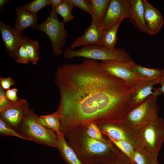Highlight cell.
Segmentation results:
<instances>
[{"mask_svg":"<svg viewBox=\"0 0 164 164\" xmlns=\"http://www.w3.org/2000/svg\"><path fill=\"white\" fill-rule=\"evenodd\" d=\"M55 83L60 99V131L65 135L88 124L120 123L133 108L136 88L103 70L97 60L85 58L79 64L57 68Z\"/></svg>","mask_w":164,"mask_h":164,"instance_id":"cell-1","label":"cell"},{"mask_svg":"<svg viewBox=\"0 0 164 164\" xmlns=\"http://www.w3.org/2000/svg\"><path fill=\"white\" fill-rule=\"evenodd\" d=\"M65 136L82 164L103 163L115 157L120 151L111 141L106 143L90 137L84 127L70 132Z\"/></svg>","mask_w":164,"mask_h":164,"instance_id":"cell-2","label":"cell"},{"mask_svg":"<svg viewBox=\"0 0 164 164\" xmlns=\"http://www.w3.org/2000/svg\"><path fill=\"white\" fill-rule=\"evenodd\" d=\"M130 134L135 149L158 156L164 141V120L158 116L145 127Z\"/></svg>","mask_w":164,"mask_h":164,"instance_id":"cell-3","label":"cell"},{"mask_svg":"<svg viewBox=\"0 0 164 164\" xmlns=\"http://www.w3.org/2000/svg\"><path fill=\"white\" fill-rule=\"evenodd\" d=\"M159 95L152 94L132 110L121 122L130 133L145 127L158 117L160 110L157 98Z\"/></svg>","mask_w":164,"mask_h":164,"instance_id":"cell-4","label":"cell"},{"mask_svg":"<svg viewBox=\"0 0 164 164\" xmlns=\"http://www.w3.org/2000/svg\"><path fill=\"white\" fill-rule=\"evenodd\" d=\"M63 55L64 58L70 59L82 57L102 61H115L126 63L134 62L124 49L115 48L108 49L102 46L94 45L82 46L77 50L68 47L63 52Z\"/></svg>","mask_w":164,"mask_h":164,"instance_id":"cell-5","label":"cell"},{"mask_svg":"<svg viewBox=\"0 0 164 164\" xmlns=\"http://www.w3.org/2000/svg\"><path fill=\"white\" fill-rule=\"evenodd\" d=\"M18 131L29 141L57 148L56 133L43 126L39 121V117L30 108L26 112Z\"/></svg>","mask_w":164,"mask_h":164,"instance_id":"cell-6","label":"cell"},{"mask_svg":"<svg viewBox=\"0 0 164 164\" xmlns=\"http://www.w3.org/2000/svg\"><path fill=\"white\" fill-rule=\"evenodd\" d=\"M52 10L47 17L42 23L32 27L44 32L49 38L52 50L56 56L63 53L62 49L68 37L65 28V23L59 20L55 11V7L52 6Z\"/></svg>","mask_w":164,"mask_h":164,"instance_id":"cell-7","label":"cell"},{"mask_svg":"<svg viewBox=\"0 0 164 164\" xmlns=\"http://www.w3.org/2000/svg\"><path fill=\"white\" fill-rule=\"evenodd\" d=\"M130 16L129 0H110L100 24L103 30H106Z\"/></svg>","mask_w":164,"mask_h":164,"instance_id":"cell-8","label":"cell"},{"mask_svg":"<svg viewBox=\"0 0 164 164\" xmlns=\"http://www.w3.org/2000/svg\"><path fill=\"white\" fill-rule=\"evenodd\" d=\"M132 63L110 61H102L100 63L104 70L122 80L131 87L137 88L146 80L139 77L131 70L130 65Z\"/></svg>","mask_w":164,"mask_h":164,"instance_id":"cell-9","label":"cell"},{"mask_svg":"<svg viewBox=\"0 0 164 164\" xmlns=\"http://www.w3.org/2000/svg\"><path fill=\"white\" fill-rule=\"evenodd\" d=\"M29 104L24 99L19 98L0 111V118L7 124L18 130L24 115L29 108Z\"/></svg>","mask_w":164,"mask_h":164,"instance_id":"cell-10","label":"cell"},{"mask_svg":"<svg viewBox=\"0 0 164 164\" xmlns=\"http://www.w3.org/2000/svg\"><path fill=\"white\" fill-rule=\"evenodd\" d=\"M103 32L100 23L92 21L83 34L77 37L73 41L70 47L74 50L79 47L90 45L102 46Z\"/></svg>","mask_w":164,"mask_h":164,"instance_id":"cell-11","label":"cell"},{"mask_svg":"<svg viewBox=\"0 0 164 164\" xmlns=\"http://www.w3.org/2000/svg\"><path fill=\"white\" fill-rule=\"evenodd\" d=\"M159 78L144 81L132 93L130 101L133 110L142 103L150 95L155 94L159 95L162 94L159 87L153 88L154 85L159 84Z\"/></svg>","mask_w":164,"mask_h":164,"instance_id":"cell-12","label":"cell"},{"mask_svg":"<svg viewBox=\"0 0 164 164\" xmlns=\"http://www.w3.org/2000/svg\"><path fill=\"white\" fill-rule=\"evenodd\" d=\"M0 31L2 39L7 53L16 61L20 44V34L13 28L0 21Z\"/></svg>","mask_w":164,"mask_h":164,"instance_id":"cell-13","label":"cell"},{"mask_svg":"<svg viewBox=\"0 0 164 164\" xmlns=\"http://www.w3.org/2000/svg\"><path fill=\"white\" fill-rule=\"evenodd\" d=\"M96 125L104 135L115 140L127 141L135 148V144L131 134L120 123L104 122Z\"/></svg>","mask_w":164,"mask_h":164,"instance_id":"cell-14","label":"cell"},{"mask_svg":"<svg viewBox=\"0 0 164 164\" xmlns=\"http://www.w3.org/2000/svg\"><path fill=\"white\" fill-rule=\"evenodd\" d=\"M144 9V17L149 32L152 35L158 33L163 23L162 16L160 12L146 0H142Z\"/></svg>","mask_w":164,"mask_h":164,"instance_id":"cell-15","label":"cell"},{"mask_svg":"<svg viewBox=\"0 0 164 164\" xmlns=\"http://www.w3.org/2000/svg\"><path fill=\"white\" fill-rule=\"evenodd\" d=\"M130 5V21L142 33L149 35L145 22L142 0H129Z\"/></svg>","mask_w":164,"mask_h":164,"instance_id":"cell-16","label":"cell"},{"mask_svg":"<svg viewBox=\"0 0 164 164\" xmlns=\"http://www.w3.org/2000/svg\"><path fill=\"white\" fill-rule=\"evenodd\" d=\"M16 19L14 27L15 31L18 33L21 34L25 29L36 25L37 20L36 15L34 14L23 6L15 9Z\"/></svg>","mask_w":164,"mask_h":164,"instance_id":"cell-17","label":"cell"},{"mask_svg":"<svg viewBox=\"0 0 164 164\" xmlns=\"http://www.w3.org/2000/svg\"><path fill=\"white\" fill-rule=\"evenodd\" d=\"M57 148L63 159L67 164H82L77 155L65 140L62 133L57 135Z\"/></svg>","mask_w":164,"mask_h":164,"instance_id":"cell-18","label":"cell"},{"mask_svg":"<svg viewBox=\"0 0 164 164\" xmlns=\"http://www.w3.org/2000/svg\"><path fill=\"white\" fill-rule=\"evenodd\" d=\"M131 70L139 77L145 80H150L159 78L162 74L163 70L151 68L142 66L134 62L130 65Z\"/></svg>","mask_w":164,"mask_h":164,"instance_id":"cell-19","label":"cell"},{"mask_svg":"<svg viewBox=\"0 0 164 164\" xmlns=\"http://www.w3.org/2000/svg\"><path fill=\"white\" fill-rule=\"evenodd\" d=\"M20 36L30 59V63L33 65L36 64L39 59L38 43L29 39L23 33L20 34Z\"/></svg>","mask_w":164,"mask_h":164,"instance_id":"cell-20","label":"cell"},{"mask_svg":"<svg viewBox=\"0 0 164 164\" xmlns=\"http://www.w3.org/2000/svg\"><path fill=\"white\" fill-rule=\"evenodd\" d=\"M92 21L101 22L105 14L110 0H90Z\"/></svg>","mask_w":164,"mask_h":164,"instance_id":"cell-21","label":"cell"},{"mask_svg":"<svg viewBox=\"0 0 164 164\" xmlns=\"http://www.w3.org/2000/svg\"><path fill=\"white\" fill-rule=\"evenodd\" d=\"M39 119L40 122L43 126L53 131L56 135L61 133L60 117L57 111L50 114L40 116Z\"/></svg>","mask_w":164,"mask_h":164,"instance_id":"cell-22","label":"cell"},{"mask_svg":"<svg viewBox=\"0 0 164 164\" xmlns=\"http://www.w3.org/2000/svg\"><path fill=\"white\" fill-rule=\"evenodd\" d=\"M121 22H119L109 29L104 31L102 46L108 49L115 48L117 40V32Z\"/></svg>","mask_w":164,"mask_h":164,"instance_id":"cell-23","label":"cell"},{"mask_svg":"<svg viewBox=\"0 0 164 164\" xmlns=\"http://www.w3.org/2000/svg\"><path fill=\"white\" fill-rule=\"evenodd\" d=\"M158 157L141 150L135 149L133 160L136 164H159Z\"/></svg>","mask_w":164,"mask_h":164,"instance_id":"cell-24","label":"cell"},{"mask_svg":"<svg viewBox=\"0 0 164 164\" xmlns=\"http://www.w3.org/2000/svg\"><path fill=\"white\" fill-rule=\"evenodd\" d=\"M74 7L67 0H63L60 5L55 7V11L57 14L63 18V22L65 23L74 19L72 13V10Z\"/></svg>","mask_w":164,"mask_h":164,"instance_id":"cell-25","label":"cell"},{"mask_svg":"<svg viewBox=\"0 0 164 164\" xmlns=\"http://www.w3.org/2000/svg\"><path fill=\"white\" fill-rule=\"evenodd\" d=\"M107 137L122 153L133 161V157L135 149L131 143L124 140H117L110 137Z\"/></svg>","mask_w":164,"mask_h":164,"instance_id":"cell-26","label":"cell"},{"mask_svg":"<svg viewBox=\"0 0 164 164\" xmlns=\"http://www.w3.org/2000/svg\"><path fill=\"white\" fill-rule=\"evenodd\" d=\"M83 127L87 134L90 137L106 143L110 142L109 140L106 139L104 137V135L95 123H89Z\"/></svg>","mask_w":164,"mask_h":164,"instance_id":"cell-27","label":"cell"},{"mask_svg":"<svg viewBox=\"0 0 164 164\" xmlns=\"http://www.w3.org/2000/svg\"><path fill=\"white\" fill-rule=\"evenodd\" d=\"M0 134L1 135L17 137L23 140L29 141L26 136L19 131L10 126L0 118Z\"/></svg>","mask_w":164,"mask_h":164,"instance_id":"cell-28","label":"cell"},{"mask_svg":"<svg viewBox=\"0 0 164 164\" xmlns=\"http://www.w3.org/2000/svg\"><path fill=\"white\" fill-rule=\"evenodd\" d=\"M51 5L50 0H35L25 4L23 6L31 13L36 15L44 7Z\"/></svg>","mask_w":164,"mask_h":164,"instance_id":"cell-29","label":"cell"},{"mask_svg":"<svg viewBox=\"0 0 164 164\" xmlns=\"http://www.w3.org/2000/svg\"><path fill=\"white\" fill-rule=\"evenodd\" d=\"M101 164H136L120 150L118 155L110 160Z\"/></svg>","mask_w":164,"mask_h":164,"instance_id":"cell-30","label":"cell"},{"mask_svg":"<svg viewBox=\"0 0 164 164\" xmlns=\"http://www.w3.org/2000/svg\"><path fill=\"white\" fill-rule=\"evenodd\" d=\"M74 7H77L82 11L87 12L91 15L92 7L90 0H67Z\"/></svg>","mask_w":164,"mask_h":164,"instance_id":"cell-31","label":"cell"},{"mask_svg":"<svg viewBox=\"0 0 164 164\" xmlns=\"http://www.w3.org/2000/svg\"><path fill=\"white\" fill-rule=\"evenodd\" d=\"M20 44L19 47L17 58L15 62L19 63L27 64L30 62V59L26 53L24 44L21 39L20 34Z\"/></svg>","mask_w":164,"mask_h":164,"instance_id":"cell-32","label":"cell"},{"mask_svg":"<svg viewBox=\"0 0 164 164\" xmlns=\"http://www.w3.org/2000/svg\"><path fill=\"white\" fill-rule=\"evenodd\" d=\"M5 91L0 86V111L7 107L12 102L7 97Z\"/></svg>","mask_w":164,"mask_h":164,"instance_id":"cell-33","label":"cell"},{"mask_svg":"<svg viewBox=\"0 0 164 164\" xmlns=\"http://www.w3.org/2000/svg\"><path fill=\"white\" fill-rule=\"evenodd\" d=\"M0 86L5 90L10 89V87L15 84V82L11 77H0Z\"/></svg>","mask_w":164,"mask_h":164,"instance_id":"cell-34","label":"cell"},{"mask_svg":"<svg viewBox=\"0 0 164 164\" xmlns=\"http://www.w3.org/2000/svg\"><path fill=\"white\" fill-rule=\"evenodd\" d=\"M18 90L16 88H12L6 90V96L11 102H14L16 101L19 99L17 95Z\"/></svg>","mask_w":164,"mask_h":164,"instance_id":"cell-35","label":"cell"},{"mask_svg":"<svg viewBox=\"0 0 164 164\" xmlns=\"http://www.w3.org/2000/svg\"><path fill=\"white\" fill-rule=\"evenodd\" d=\"M163 71L162 74L159 78V84L161 85V87H159L160 91L164 94V69Z\"/></svg>","mask_w":164,"mask_h":164,"instance_id":"cell-36","label":"cell"},{"mask_svg":"<svg viewBox=\"0 0 164 164\" xmlns=\"http://www.w3.org/2000/svg\"><path fill=\"white\" fill-rule=\"evenodd\" d=\"M51 5L56 7L60 5L63 2V0H50Z\"/></svg>","mask_w":164,"mask_h":164,"instance_id":"cell-37","label":"cell"},{"mask_svg":"<svg viewBox=\"0 0 164 164\" xmlns=\"http://www.w3.org/2000/svg\"><path fill=\"white\" fill-rule=\"evenodd\" d=\"M9 1L8 0H0V10L2 9V7L5 4L7 3Z\"/></svg>","mask_w":164,"mask_h":164,"instance_id":"cell-38","label":"cell"}]
</instances>
